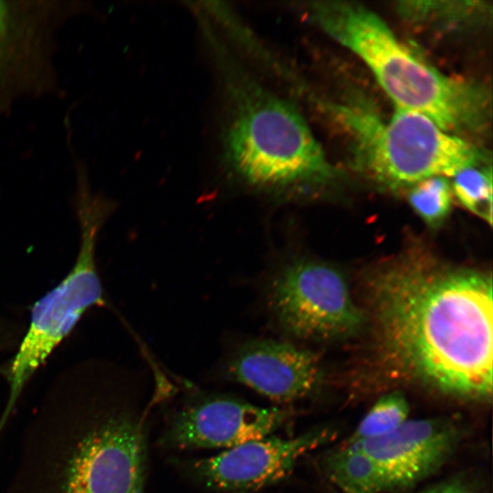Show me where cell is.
Listing matches in <instances>:
<instances>
[{"mask_svg": "<svg viewBox=\"0 0 493 493\" xmlns=\"http://www.w3.org/2000/svg\"><path fill=\"white\" fill-rule=\"evenodd\" d=\"M284 406L264 407L226 394H203L168 418L159 439L165 450L224 448L273 435L290 418Z\"/></svg>", "mask_w": 493, "mask_h": 493, "instance_id": "8", "label": "cell"}, {"mask_svg": "<svg viewBox=\"0 0 493 493\" xmlns=\"http://www.w3.org/2000/svg\"><path fill=\"white\" fill-rule=\"evenodd\" d=\"M373 292L381 343L392 360L449 394L490 397V275L410 263L382 274Z\"/></svg>", "mask_w": 493, "mask_h": 493, "instance_id": "1", "label": "cell"}, {"mask_svg": "<svg viewBox=\"0 0 493 493\" xmlns=\"http://www.w3.org/2000/svg\"><path fill=\"white\" fill-rule=\"evenodd\" d=\"M145 420L106 383L54 385L26 425L6 493H144Z\"/></svg>", "mask_w": 493, "mask_h": 493, "instance_id": "2", "label": "cell"}, {"mask_svg": "<svg viewBox=\"0 0 493 493\" xmlns=\"http://www.w3.org/2000/svg\"><path fill=\"white\" fill-rule=\"evenodd\" d=\"M414 210L427 224L435 226L448 214L452 190L444 176H433L415 184L409 194Z\"/></svg>", "mask_w": 493, "mask_h": 493, "instance_id": "15", "label": "cell"}, {"mask_svg": "<svg viewBox=\"0 0 493 493\" xmlns=\"http://www.w3.org/2000/svg\"><path fill=\"white\" fill-rule=\"evenodd\" d=\"M268 299L280 327L301 339L349 336L362 322L344 276L325 263L299 260L288 265L272 280Z\"/></svg>", "mask_w": 493, "mask_h": 493, "instance_id": "7", "label": "cell"}, {"mask_svg": "<svg viewBox=\"0 0 493 493\" xmlns=\"http://www.w3.org/2000/svg\"><path fill=\"white\" fill-rule=\"evenodd\" d=\"M410 405L400 392L382 396L364 415L347 443L362 442L384 435L409 419Z\"/></svg>", "mask_w": 493, "mask_h": 493, "instance_id": "13", "label": "cell"}, {"mask_svg": "<svg viewBox=\"0 0 493 493\" xmlns=\"http://www.w3.org/2000/svg\"><path fill=\"white\" fill-rule=\"evenodd\" d=\"M456 442V430L442 418L407 419L392 432L355 442L378 464L387 488L412 485L437 469Z\"/></svg>", "mask_w": 493, "mask_h": 493, "instance_id": "11", "label": "cell"}, {"mask_svg": "<svg viewBox=\"0 0 493 493\" xmlns=\"http://www.w3.org/2000/svg\"><path fill=\"white\" fill-rule=\"evenodd\" d=\"M326 469L331 482L343 493H380L387 489L378 464L354 443L333 452L327 458Z\"/></svg>", "mask_w": 493, "mask_h": 493, "instance_id": "12", "label": "cell"}, {"mask_svg": "<svg viewBox=\"0 0 493 493\" xmlns=\"http://www.w3.org/2000/svg\"><path fill=\"white\" fill-rule=\"evenodd\" d=\"M421 493H473V492L458 485H446V486L434 488L432 489H429Z\"/></svg>", "mask_w": 493, "mask_h": 493, "instance_id": "17", "label": "cell"}, {"mask_svg": "<svg viewBox=\"0 0 493 493\" xmlns=\"http://www.w3.org/2000/svg\"><path fill=\"white\" fill-rule=\"evenodd\" d=\"M99 221V216L90 210L82 211L81 245L74 267L32 309L28 330L4 371L8 393L0 415V435L36 371L70 332L82 314L102 300L94 254Z\"/></svg>", "mask_w": 493, "mask_h": 493, "instance_id": "6", "label": "cell"}, {"mask_svg": "<svg viewBox=\"0 0 493 493\" xmlns=\"http://www.w3.org/2000/svg\"><path fill=\"white\" fill-rule=\"evenodd\" d=\"M311 14L328 35L364 61L397 109L421 113L447 132L478 126L485 103L477 89L428 65L376 14L338 1L316 3Z\"/></svg>", "mask_w": 493, "mask_h": 493, "instance_id": "4", "label": "cell"}, {"mask_svg": "<svg viewBox=\"0 0 493 493\" xmlns=\"http://www.w3.org/2000/svg\"><path fill=\"white\" fill-rule=\"evenodd\" d=\"M225 374L279 404L310 395L321 379L319 359L312 351L268 339L239 345L225 363Z\"/></svg>", "mask_w": 493, "mask_h": 493, "instance_id": "10", "label": "cell"}, {"mask_svg": "<svg viewBox=\"0 0 493 493\" xmlns=\"http://www.w3.org/2000/svg\"><path fill=\"white\" fill-rule=\"evenodd\" d=\"M209 37L224 87V152L235 174L255 190L272 193L330 173L321 147L296 108Z\"/></svg>", "mask_w": 493, "mask_h": 493, "instance_id": "3", "label": "cell"}, {"mask_svg": "<svg viewBox=\"0 0 493 493\" xmlns=\"http://www.w3.org/2000/svg\"><path fill=\"white\" fill-rule=\"evenodd\" d=\"M332 431L311 429L295 437L249 441L220 454L186 460L181 468L202 487L222 493H251L279 482L307 453L327 442Z\"/></svg>", "mask_w": 493, "mask_h": 493, "instance_id": "9", "label": "cell"}, {"mask_svg": "<svg viewBox=\"0 0 493 493\" xmlns=\"http://www.w3.org/2000/svg\"><path fill=\"white\" fill-rule=\"evenodd\" d=\"M452 190L460 203L470 212L492 222L491 170L465 168L454 176Z\"/></svg>", "mask_w": 493, "mask_h": 493, "instance_id": "14", "label": "cell"}, {"mask_svg": "<svg viewBox=\"0 0 493 493\" xmlns=\"http://www.w3.org/2000/svg\"><path fill=\"white\" fill-rule=\"evenodd\" d=\"M337 110L352 131L362 160L385 181L416 184L433 176H454L483 160L477 148L421 113L397 109L389 121H382L360 107Z\"/></svg>", "mask_w": 493, "mask_h": 493, "instance_id": "5", "label": "cell"}, {"mask_svg": "<svg viewBox=\"0 0 493 493\" xmlns=\"http://www.w3.org/2000/svg\"><path fill=\"white\" fill-rule=\"evenodd\" d=\"M14 9L4 1H0V67L7 58L16 35Z\"/></svg>", "mask_w": 493, "mask_h": 493, "instance_id": "16", "label": "cell"}]
</instances>
